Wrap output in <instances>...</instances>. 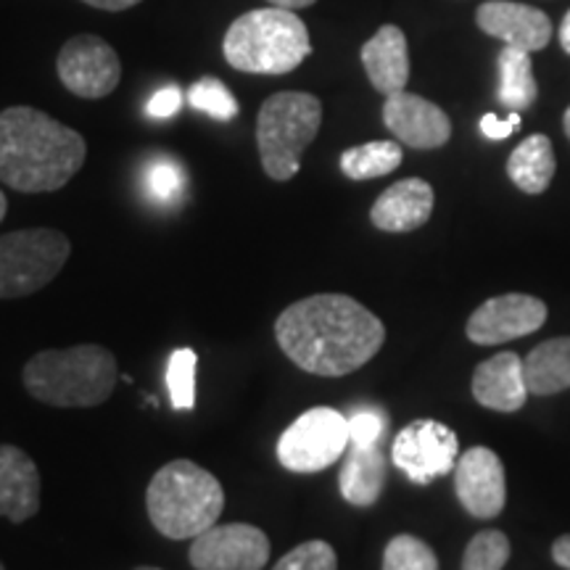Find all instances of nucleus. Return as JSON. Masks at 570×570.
Listing matches in <instances>:
<instances>
[{
    "label": "nucleus",
    "mask_w": 570,
    "mask_h": 570,
    "mask_svg": "<svg viewBox=\"0 0 570 570\" xmlns=\"http://www.w3.org/2000/svg\"><path fill=\"white\" fill-rule=\"evenodd\" d=\"M562 125H566V135H568V140H570V106H568L566 117H562Z\"/></svg>",
    "instance_id": "obj_39"
},
{
    "label": "nucleus",
    "mask_w": 570,
    "mask_h": 570,
    "mask_svg": "<svg viewBox=\"0 0 570 570\" xmlns=\"http://www.w3.org/2000/svg\"><path fill=\"white\" fill-rule=\"evenodd\" d=\"M391 460L412 483L428 487L441 475L454 473L460 460L458 433L439 420H415L396 433Z\"/></svg>",
    "instance_id": "obj_9"
},
{
    "label": "nucleus",
    "mask_w": 570,
    "mask_h": 570,
    "mask_svg": "<svg viewBox=\"0 0 570 570\" xmlns=\"http://www.w3.org/2000/svg\"><path fill=\"white\" fill-rule=\"evenodd\" d=\"M389 460L381 444L352 446L344 454V468L338 473L341 497L354 508H373L386 489Z\"/></svg>",
    "instance_id": "obj_20"
},
{
    "label": "nucleus",
    "mask_w": 570,
    "mask_h": 570,
    "mask_svg": "<svg viewBox=\"0 0 570 570\" xmlns=\"http://www.w3.org/2000/svg\"><path fill=\"white\" fill-rule=\"evenodd\" d=\"M383 122L396 135L399 142L420 148V151L446 146L452 138V119L446 117V111L407 90L386 96Z\"/></svg>",
    "instance_id": "obj_14"
},
{
    "label": "nucleus",
    "mask_w": 570,
    "mask_h": 570,
    "mask_svg": "<svg viewBox=\"0 0 570 570\" xmlns=\"http://www.w3.org/2000/svg\"><path fill=\"white\" fill-rule=\"evenodd\" d=\"M223 53L233 69L248 75H288L309 59V30L288 9H254L233 21Z\"/></svg>",
    "instance_id": "obj_5"
},
{
    "label": "nucleus",
    "mask_w": 570,
    "mask_h": 570,
    "mask_svg": "<svg viewBox=\"0 0 570 570\" xmlns=\"http://www.w3.org/2000/svg\"><path fill=\"white\" fill-rule=\"evenodd\" d=\"M383 570H439V560L423 539L399 533L383 552Z\"/></svg>",
    "instance_id": "obj_28"
},
{
    "label": "nucleus",
    "mask_w": 570,
    "mask_h": 570,
    "mask_svg": "<svg viewBox=\"0 0 570 570\" xmlns=\"http://www.w3.org/2000/svg\"><path fill=\"white\" fill-rule=\"evenodd\" d=\"M362 67L377 92L383 96L402 92L410 80V51L404 32L396 24H383L362 46Z\"/></svg>",
    "instance_id": "obj_19"
},
{
    "label": "nucleus",
    "mask_w": 570,
    "mask_h": 570,
    "mask_svg": "<svg viewBox=\"0 0 570 570\" xmlns=\"http://www.w3.org/2000/svg\"><path fill=\"white\" fill-rule=\"evenodd\" d=\"M180 106H183L180 88L167 85V88L154 92L151 101H148V106H146V111H148V117H154V119H169L180 111Z\"/></svg>",
    "instance_id": "obj_32"
},
{
    "label": "nucleus",
    "mask_w": 570,
    "mask_h": 570,
    "mask_svg": "<svg viewBox=\"0 0 570 570\" xmlns=\"http://www.w3.org/2000/svg\"><path fill=\"white\" fill-rule=\"evenodd\" d=\"M523 375L529 394L552 396L570 389V336L550 338L525 356Z\"/></svg>",
    "instance_id": "obj_21"
},
{
    "label": "nucleus",
    "mask_w": 570,
    "mask_h": 570,
    "mask_svg": "<svg viewBox=\"0 0 570 570\" xmlns=\"http://www.w3.org/2000/svg\"><path fill=\"white\" fill-rule=\"evenodd\" d=\"M146 510L161 537L183 541L217 525L225 510V491L217 475L190 460H175L156 470L148 483Z\"/></svg>",
    "instance_id": "obj_4"
},
{
    "label": "nucleus",
    "mask_w": 570,
    "mask_h": 570,
    "mask_svg": "<svg viewBox=\"0 0 570 570\" xmlns=\"http://www.w3.org/2000/svg\"><path fill=\"white\" fill-rule=\"evenodd\" d=\"M554 169H558V161H554V148L552 140L547 135H531L525 138L515 151L510 154L508 161V175L510 180L518 185L523 194L539 196L550 188Z\"/></svg>",
    "instance_id": "obj_22"
},
{
    "label": "nucleus",
    "mask_w": 570,
    "mask_h": 570,
    "mask_svg": "<svg viewBox=\"0 0 570 570\" xmlns=\"http://www.w3.org/2000/svg\"><path fill=\"white\" fill-rule=\"evenodd\" d=\"M404 154L394 140H373L341 154V173L348 180H375L399 169Z\"/></svg>",
    "instance_id": "obj_24"
},
{
    "label": "nucleus",
    "mask_w": 570,
    "mask_h": 570,
    "mask_svg": "<svg viewBox=\"0 0 570 570\" xmlns=\"http://www.w3.org/2000/svg\"><path fill=\"white\" fill-rule=\"evenodd\" d=\"M473 396L481 407L494 412H518L529 399L523 360L515 352L494 354L473 373Z\"/></svg>",
    "instance_id": "obj_18"
},
{
    "label": "nucleus",
    "mask_w": 570,
    "mask_h": 570,
    "mask_svg": "<svg viewBox=\"0 0 570 570\" xmlns=\"http://www.w3.org/2000/svg\"><path fill=\"white\" fill-rule=\"evenodd\" d=\"M499 101L508 106L510 111L531 109L539 98V85L533 77L531 53L520 48L504 46L499 53Z\"/></svg>",
    "instance_id": "obj_23"
},
{
    "label": "nucleus",
    "mask_w": 570,
    "mask_h": 570,
    "mask_svg": "<svg viewBox=\"0 0 570 570\" xmlns=\"http://www.w3.org/2000/svg\"><path fill=\"white\" fill-rule=\"evenodd\" d=\"M40 510V470L24 449L0 444V518L24 523Z\"/></svg>",
    "instance_id": "obj_16"
},
{
    "label": "nucleus",
    "mask_w": 570,
    "mask_h": 570,
    "mask_svg": "<svg viewBox=\"0 0 570 570\" xmlns=\"http://www.w3.org/2000/svg\"><path fill=\"white\" fill-rule=\"evenodd\" d=\"M348 444V417L338 410L315 407L285 428L277 441V460L291 473H320L336 465Z\"/></svg>",
    "instance_id": "obj_8"
},
{
    "label": "nucleus",
    "mask_w": 570,
    "mask_h": 570,
    "mask_svg": "<svg viewBox=\"0 0 570 570\" xmlns=\"http://www.w3.org/2000/svg\"><path fill=\"white\" fill-rule=\"evenodd\" d=\"M547 323V304L529 294H504L483 302L465 325L468 338L479 346L508 344L537 333Z\"/></svg>",
    "instance_id": "obj_12"
},
{
    "label": "nucleus",
    "mask_w": 570,
    "mask_h": 570,
    "mask_svg": "<svg viewBox=\"0 0 570 570\" xmlns=\"http://www.w3.org/2000/svg\"><path fill=\"white\" fill-rule=\"evenodd\" d=\"M560 46H562V51L570 56V11L566 13V19H562V24H560Z\"/></svg>",
    "instance_id": "obj_37"
},
{
    "label": "nucleus",
    "mask_w": 570,
    "mask_h": 570,
    "mask_svg": "<svg viewBox=\"0 0 570 570\" xmlns=\"http://www.w3.org/2000/svg\"><path fill=\"white\" fill-rule=\"evenodd\" d=\"M510 560V539L502 531H481L462 554V570H502Z\"/></svg>",
    "instance_id": "obj_27"
},
{
    "label": "nucleus",
    "mask_w": 570,
    "mask_h": 570,
    "mask_svg": "<svg viewBox=\"0 0 570 570\" xmlns=\"http://www.w3.org/2000/svg\"><path fill=\"white\" fill-rule=\"evenodd\" d=\"M188 104L196 111L209 114L217 122H230V119L238 117V101H235V96L223 82L214 80V77H204V80H198L188 90Z\"/></svg>",
    "instance_id": "obj_29"
},
{
    "label": "nucleus",
    "mask_w": 570,
    "mask_h": 570,
    "mask_svg": "<svg viewBox=\"0 0 570 570\" xmlns=\"http://www.w3.org/2000/svg\"><path fill=\"white\" fill-rule=\"evenodd\" d=\"M135 570H161V568H151V566H140V568H135Z\"/></svg>",
    "instance_id": "obj_40"
},
{
    "label": "nucleus",
    "mask_w": 570,
    "mask_h": 570,
    "mask_svg": "<svg viewBox=\"0 0 570 570\" xmlns=\"http://www.w3.org/2000/svg\"><path fill=\"white\" fill-rule=\"evenodd\" d=\"M71 254L59 230L32 227L0 235V298H24L56 281Z\"/></svg>",
    "instance_id": "obj_7"
},
{
    "label": "nucleus",
    "mask_w": 570,
    "mask_h": 570,
    "mask_svg": "<svg viewBox=\"0 0 570 570\" xmlns=\"http://www.w3.org/2000/svg\"><path fill=\"white\" fill-rule=\"evenodd\" d=\"M196 570H262L269 560L267 533L248 523L212 525L190 544Z\"/></svg>",
    "instance_id": "obj_11"
},
{
    "label": "nucleus",
    "mask_w": 570,
    "mask_h": 570,
    "mask_svg": "<svg viewBox=\"0 0 570 570\" xmlns=\"http://www.w3.org/2000/svg\"><path fill=\"white\" fill-rule=\"evenodd\" d=\"M269 6H277V9H288V11H296V9H309L312 3H317V0H267Z\"/></svg>",
    "instance_id": "obj_36"
},
{
    "label": "nucleus",
    "mask_w": 570,
    "mask_h": 570,
    "mask_svg": "<svg viewBox=\"0 0 570 570\" xmlns=\"http://www.w3.org/2000/svg\"><path fill=\"white\" fill-rule=\"evenodd\" d=\"M273 570H338V558L327 541L312 539L283 554Z\"/></svg>",
    "instance_id": "obj_30"
},
{
    "label": "nucleus",
    "mask_w": 570,
    "mask_h": 570,
    "mask_svg": "<svg viewBox=\"0 0 570 570\" xmlns=\"http://www.w3.org/2000/svg\"><path fill=\"white\" fill-rule=\"evenodd\" d=\"M475 24L491 38L520 51H541L552 40V21L533 6L510 3V0H489L475 11Z\"/></svg>",
    "instance_id": "obj_15"
},
{
    "label": "nucleus",
    "mask_w": 570,
    "mask_h": 570,
    "mask_svg": "<svg viewBox=\"0 0 570 570\" xmlns=\"http://www.w3.org/2000/svg\"><path fill=\"white\" fill-rule=\"evenodd\" d=\"M454 491L460 504L479 520H491L508 504L504 465L489 446H473L454 465Z\"/></svg>",
    "instance_id": "obj_13"
},
{
    "label": "nucleus",
    "mask_w": 570,
    "mask_h": 570,
    "mask_svg": "<svg viewBox=\"0 0 570 570\" xmlns=\"http://www.w3.org/2000/svg\"><path fill=\"white\" fill-rule=\"evenodd\" d=\"M140 185L148 202L159 206H177L185 196L188 175H185V167L175 159V156L156 154L142 164Z\"/></svg>",
    "instance_id": "obj_25"
},
{
    "label": "nucleus",
    "mask_w": 570,
    "mask_h": 570,
    "mask_svg": "<svg viewBox=\"0 0 570 570\" xmlns=\"http://www.w3.org/2000/svg\"><path fill=\"white\" fill-rule=\"evenodd\" d=\"M6 209H9V202H6L3 190H0V223H3V217H6Z\"/></svg>",
    "instance_id": "obj_38"
},
{
    "label": "nucleus",
    "mask_w": 570,
    "mask_h": 570,
    "mask_svg": "<svg viewBox=\"0 0 570 570\" xmlns=\"http://www.w3.org/2000/svg\"><path fill=\"white\" fill-rule=\"evenodd\" d=\"M520 125V111H510L508 119H499L497 114H487L481 119V132L487 135L489 140H504L515 132V127Z\"/></svg>",
    "instance_id": "obj_33"
},
{
    "label": "nucleus",
    "mask_w": 570,
    "mask_h": 570,
    "mask_svg": "<svg viewBox=\"0 0 570 570\" xmlns=\"http://www.w3.org/2000/svg\"><path fill=\"white\" fill-rule=\"evenodd\" d=\"M383 433H386V415L381 410L365 407L356 410L348 417V441L352 446H375L381 444Z\"/></svg>",
    "instance_id": "obj_31"
},
{
    "label": "nucleus",
    "mask_w": 570,
    "mask_h": 570,
    "mask_svg": "<svg viewBox=\"0 0 570 570\" xmlns=\"http://www.w3.org/2000/svg\"><path fill=\"white\" fill-rule=\"evenodd\" d=\"M552 560L558 562L560 568L570 570V533H566V537H560L558 541L552 544Z\"/></svg>",
    "instance_id": "obj_34"
},
{
    "label": "nucleus",
    "mask_w": 570,
    "mask_h": 570,
    "mask_svg": "<svg viewBox=\"0 0 570 570\" xmlns=\"http://www.w3.org/2000/svg\"><path fill=\"white\" fill-rule=\"evenodd\" d=\"M433 202H436V196H433L431 183L420 180V177H407V180L394 183L377 196L373 209H370V219L383 233H412L431 219Z\"/></svg>",
    "instance_id": "obj_17"
},
{
    "label": "nucleus",
    "mask_w": 570,
    "mask_h": 570,
    "mask_svg": "<svg viewBox=\"0 0 570 570\" xmlns=\"http://www.w3.org/2000/svg\"><path fill=\"white\" fill-rule=\"evenodd\" d=\"M275 338L304 373L341 377L381 352L386 327L352 296L317 294L291 304L277 317Z\"/></svg>",
    "instance_id": "obj_1"
},
{
    "label": "nucleus",
    "mask_w": 570,
    "mask_h": 570,
    "mask_svg": "<svg viewBox=\"0 0 570 570\" xmlns=\"http://www.w3.org/2000/svg\"><path fill=\"white\" fill-rule=\"evenodd\" d=\"M82 3L92 6V9H101V11H127L132 6H138L140 0H82Z\"/></svg>",
    "instance_id": "obj_35"
},
{
    "label": "nucleus",
    "mask_w": 570,
    "mask_h": 570,
    "mask_svg": "<svg viewBox=\"0 0 570 570\" xmlns=\"http://www.w3.org/2000/svg\"><path fill=\"white\" fill-rule=\"evenodd\" d=\"M0 570H6V568H3V562H0Z\"/></svg>",
    "instance_id": "obj_41"
},
{
    "label": "nucleus",
    "mask_w": 570,
    "mask_h": 570,
    "mask_svg": "<svg viewBox=\"0 0 570 570\" xmlns=\"http://www.w3.org/2000/svg\"><path fill=\"white\" fill-rule=\"evenodd\" d=\"M82 135L32 106L0 111V183L19 194H51L82 169Z\"/></svg>",
    "instance_id": "obj_2"
},
{
    "label": "nucleus",
    "mask_w": 570,
    "mask_h": 570,
    "mask_svg": "<svg viewBox=\"0 0 570 570\" xmlns=\"http://www.w3.org/2000/svg\"><path fill=\"white\" fill-rule=\"evenodd\" d=\"M196 365L194 348H175L167 360V391L169 402L177 412H190L196 407Z\"/></svg>",
    "instance_id": "obj_26"
},
{
    "label": "nucleus",
    "mask_w": 570,
    "mask_h": 570,
    "mask_svg": "<svg viewBox=\"0 0 570 570\" xmlns=\"http://www.w3.org/2000/svg\"><path fill=\"white\" fill-rule=\"evenodd\" d=\"M27 394L48 407H98L119 381L117 360L109 348L80 344L35 354L21 373Z\"/></svg>",
    "instance_id": "obj_3"
},
{
    "label": "nucleus",
    "mask_w": 570,
    "mask_h": 570,
    "mask_svg": "<svg viewBox=\"0 0 570 570\" xmlns=\"http://www.w3.org/2000/svg\"><path fill=\"white\" fill-rule=\"evenodd\" d=\"M323 125V104L312 92L285 90L269 96L256 119L262 169L277 183L294 180L302 156Z\"/></svg>",
    "instance_id": "obj_6"
},
{
    "label": "nucleus",
    "mask_w": 570,
    "mask_h": 570,
    "mask_svg": "<svg viewBox=\"0 0 570 570\" xmlns=\"http://www.w3.org/2000/svg\"><path fill=\"white\" fill-rule=\"evenodd\" d=\"M63 88L80 98H106L122 80V63L109 42L96 35H77L61 48L56 61Z\"/></svg>",
    "instance_id": "obj_10"
}]
</instances>
